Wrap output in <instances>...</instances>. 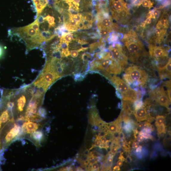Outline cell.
I'll return each instance as SVG.
<instances>
[{"label": "cell", "mask_w": 171, "mask_h": 171, "mask_svg": "<svg viewBox=\"0 0 171 171\" xmlns=\"http://www.w3.org/2000/svg\"><path fill=\"white\" fill-rule=\"evenodd\" d=\"M43 137L42 133L40 131L35 132L31 134L30 137L36 144L39 145L42 141Z\"/></svg>", "instance_id": "14"}, {"label": "cell", "mask_w": 171, "mask_h": 171, "mask_svg": "<svg viewBox=\"0 0 171 171\" xmlns=\"http://www.w3.org/2000/svg\"><path fill=\"white\" fill-rule=\"evenodd\" d=\"M163 84L167 88H171V80L164 82Z\"/></svg>", "instance_id": "33"}, {"label": "cell", "mask_w": 171, "mask_h": 171, "mask_svg": "<svg viewBox=\"0 0 171 171\" xmlns=\"http://www.w3.org/2000/svg\"><path fill=\"white\" fill-rule=\"evenodd\" d=\"M166 117L164 115H158L156 116L155 119L156 122H155V124L157 127L164 123Z\"/></svg>", "instance_id": "18"}, {"label": "cell", "mask_w": 171, "mask_h": 171, "mask_svg": "<svg viewBox=\"0 0 171 171\" xmlns=\"http://www.w3.org/2000/svg\"><path fill=\"white\" fill-rule=\"evenodd\" d=\"M149 94V98L153 105H159L164 107L170 111L171 102L167 92L165 91L163 86L157 87L153 90H150Z\"/></svg>", "instance_id": "4"}, {"label": "cell", "mask_w": 171, "mask_h": 171, "mask_svg": "<svg viewBox=\"0 0 171 171\" xmlns=\"http://www.w3.org/2000/svg\"><path fill=\"white\" fill-rule=\"evenodd\" d=\"M150 56L158 62L164 60L168 57V51L161 47L153 46H149Z\"/></svg>", "instance_id": "7"}, {"label": "cell", "mask_w": 171, "mask_h": 171, "mask_svg": "<svg viewBox=\"0 0 171 171\" xmlns=\"http://www.w3.org/2000/svg\"><path fill=\"white\" fill-rule=\"evenodd\" d=\"M152 22V18L150 17L147 18L145 21V24H151Z\"/></svg>", "instance_id": "39"}, {"label": "cell", "mask_w": 171, "mask_h": 171, "mask_svg": "<svg viewBox=\"0 0 171 171\" xmlns=\"http://www.w3.org/2000/svg\"><path fill=\"white\" fill-rule=\"evenodd\" d=\"M155 33L158 35L160 36L162 33V30L160 28H157L155 30Z\"/></svg>", "instance_id": "37"}, {"label": "cell", "mask_w": 171, "mask_h": 171, "mask_svg": "<svg viewBox=\"0 0 171 171\" xmlns=\"http://www.w3.org/2000/svg\"><path fill=\"white\" fill-rule=\"evenodd\" d=\"M73 39V35L71 34L67 33H65L62 36L60 40L64 41L66 42L69 44Z\"/></svg>", "instance_id": "17"}, {"label": "cell", "mask_w": 171, "mask_h": 171, "mask_svg": "<svg viewBox=\"0 0 171 171\" xmlns=\"http://www.w3.org/2000/svg\"><path fill=\"white\" fill-rule=\"evenodd\" d=\"M118 158L119 159L122 161L123 162L125 161L126 159L124 157L123 155L120 153V156H119Z\"/></svg>", "instance_id": "45"}, {"label": "cell", "mask_w": 171, "mask_h": 171, "mask_svg": "<svg viewBox=\"0 0 171 171\" xmlns=\"http://www.w3.org/2000/svg\"><path fill=\"white\" fill-rule=\"evenodd\" d=\"M108 50L110 51L112 59L121 66L123 70H125L128 64L127 58L123 53L121 46L119 45L116 47L111 46L108 48Z\"/></svg>", "instance_id": "6"}, {"label": "cell", "mask_w": 171, "mask_h": 171, "mask_svg": "<svg viewBox=\"0 0 171 171\" xmlns=\"http://www.w3.org/2000/svg\"><path fill=\"white\" fill-rule=\"evenodd\" d=\"M142 136L144 138L146 139H149L153 141L155 139L154 137L151 134L146 133H138Z\"/></svg>", "instance_id": "25"}, {"label": "cell", "mask_w": 171, "mask_h": 171, "mask_svg": "<svg viewBox=\"0 0 171 171\" xmlns=\"http://www.w3.org/2000/svg\"><path fill=\"white\" fill-rule=\"evenodd\" d=\"M153 148L154 151H161L163 150L162 145L159 143L155 144L154 145Z\"/></svg>", "instance_id": "26"}, {"label": "cell", "mask_w": 171, "mask_h": 171, "mask_svg": "<svg viewBox=\"0 0 171 171\" xmlns=\"http://www.w3.org/2000/svg\"><path fill=\"white\" fill-rule=\"evenodd\" d=\"M27 121L24 123L23 126V130L25 133L32 134L38 129L39 125L37 123L30 122V121Z\"/></svg>", "instance_id": "11"}, {"label": "cell", "mask_w": 171, "mask_h": 171, "mask_svg": "<svg viewBox=\"0 0 171 171\" xmlns=\"http://www.w3.org/2000/svg\"><path fill=\"white\" fill-rule=\"evenodd\" d=\"M70 52V55L73 58H76L78 56L79 52L76 50H71Z\"/></svg>", "instance_id": "27"}, {"label": "cell", "mask_w": 171, "mask_h": 171, "mask_svg": "<svg viewBox=\"0 0 171 171\" xmlns=\"http://www.w3.org/2000/svg\"><path fill=\"white\" fill-rule=\"evenodd\" d=\"M101 75L111 82L116 88V90L121 95L123 100L134 103L138 99L137 91L132 89L125 81L120 77L115 75L112 76L110 74L105 71L102 72Z\"/></svg>", "instance_id": "3"}, {"label": "cell", "mask_w": 171, "mask_h": 171, "mask_svg": "<svg viewBox=\"0 0 171 171\" xmlns=\"http://www.w3.org/2000/svg\"><path fill=\"white\" fill-rule=\"evenodd\" d=\"M120 170V167L116 166L114 167L113 168V171H119Z\"/></svg>", "instance_id": "47"}, {"label": "cell", "mask_w": 171, "mask_h": 171, "mask_svg": "<svg viewBox=\"0 0 171 171\" xmlns=\"http://www.w3.org/2000/svg\"><path fill=\"white\" fill-rule=\"evenodd\" d=\"M123 79L132 89L146 87L149 81L148 74L142 67L130 66L125 70Z\"/></svg>", "instance_id": "2"}, {"label": "cell", "mask_w": 171, "mask_h": 171, "mask_svg": "<svg viewBox=\"0 0 171 171\" xmlns=\"http://www.w3.org/2000/svg\"><path fill=\"white\" fill-rule=\"evenodd\" d=\"M78 27L81 29H84V24L81 21L78 23Z\"/></svg>", "instance_id": "40"}, {"label": "cell", "mask_w": 171, "mask_h": 171, "mask_svg": "<svg viewBox=\"0 0 171 171\" xmlns=\"http://www.w3.org/2000/svg\"><path fill=\"white\" fill-rule=\"evenodd\" d=\"M122 111L126 115L130 116L134 113L135 108L134 103L130 101L122 100Z\"/></svg>", "instance_id": "10"}, {"label": "cell", "mask_w": 171, "mask_h": 171, "mask_svg": "<svg viewBox=\"0 0 171 171\" xmlns=\"http://www.w3.org/2000/svg\"><path fill=\"white\" fill-rule=\"evenodd\" d=\"M142 147L141 146H139L136 148V152H141L142 151Z\"/></svg>", "instance_id": "43"}, {"label": "cell", "mask_w": 171, "mask_h": 171, "mask_svg": "<svg viewBox=\"0 0 171 171\" xmlns=\"http://www.w3.org/2000/svg\"><path fill=\"white\" fill-rule=\"evenodd\" d=\"M139 146V143L137 141H134L132 144V148L134 149L137 148Z\"/></svg>", "instance_id": "36"}, {"label": "cell", "mask_w": 171, "mask_h": 171, "mask_svg": "<svg viewBox=\"0 0 171 171\" xmlns=\"http://www.w3.org/2000/svg\"><path fill=\"white\" fill-rule=\"evenodd\" d=\"M121 147H113L111 148V153L113 154H115L117 152L118 150L121 148Z\"/></svg>", "instance_id": "31"}, {"label": "cell", "mask_w": 171, "mask_h": 171, "mask_svg": "<svg viewBox=\"0 0 171 171\" xmlns=\"http://www.w3.org/2000/svg\"><path fill=\"white\" fill-rule=\"evenodd\" d=\"M30 26L35 30L38 32H40L39 28L40 25L37 18L33 22L30 24Z\"/></svg>", "instance_id": "21"}, {"label": "cell", "mask_w": 171, "mask_h": 171, "mask_svg": "<svg viewBox=\"0 0 171 171\" xmlns=\"http://www.w3.org/2000/svg\"><path fill=\"white\" fill-rule=\"evenodd\" d=\"M141 4L144 7H148L149 8L152 7L153 4L150 0H143Z\"/></svg>", "instance_id": "22"}, {"label": "cell", "mask_w": 171, "mask_h": 171, "mask_svg": "<svg viewBox=\"0 0 171 171\" xmlns=\"http://www.w3.org/2000/svg\"><path fill=\"white\" fill-rule=\"evenodd\" d=\"M157 151H154L152 152L151 154V158L152 159H154L155 158H156L158 156Z\"/></svg>", "instance_id": "38"}, {"label": "cell", "mask_w": 171, "mask_h": 171, "mask_svg": "<svg viewBox=\"0 0 171 171\" xmlns=\"http://www.w3.org/2000/svg\"><path fill=\"white\" fill-rule=\"evenodd\" d=\"M108 28H102L100 29V33L102 37H105L109 33L110 30Z\"/></svg>", "instance_id": "23"}, {"label": "cell", "mask_w": 171, "mask_h": 171, "mask_svg": "<svg viewBox=\"0 0 171 171\" xmlns=\"http://www.w3.org/2000/svg\"><path fill=\"white\" fill-rule=\"evenodd\" d=\"M144 102L142 100H137L134 102L135 110L138 109L143 105Z\"/></svg>", "instance_id": "20"}, {"label": "cell", "mask_w": 171, "mask_h": 171, "mask_svg": "<svg viewBox=\"0 0 171 171\" xmlns=\"http://www.w3.org/2000/svg\"><path fill=\"white\" fill-rule=\"evenodd\" d=\"M9 33L17 36L24 41L26 46L27 53L34 49L40 48L43 43L41 32L34 29L30 24L23 27L14 28L12 31L9 30Z\"/></svg>", "instance_id": "1"}, {"label": "cell", "mask_w": 171, "mask_h": 171, "mask_svg": "<svg viewBox=\"0 0 171 171\" xmlns=\"http://www.w3.org/2000/svg\"><path fill=\"white\" fill-rule=\"evenodd\" d=\"M123 0H118V1H114L113 2V6L115 11L120 13L122 11L123 9L125 7L124 2Z\"/></svg>", "instance_id": "15"}, {"label": "cell", "mask_w": 171, "mask_h": 171, "mask_svg": "<svg viewBox=\"0 0 171 171\" xmlns=\"http://www.w3.org/2000/svg\"><path fill=\"white\" fill-rule=\"evenodd\" d=\"M118 108H119L122 109V103H119L118 106Z\"/></svg>", "instance_id": "49"}, {"label": "cell", "mask_w": 171, "mask_h": 171, "mask_svg": "<svg viewBox=\"0 0 171 171\" xmlns=\"http://www.w3.org/2000/svg\"><path fill=\"white\" fill-rule=\"evenodd\" d=\"M1 122L0 121V129H1V124H2Z\"/></svg>", "instance_id": "50"}, {"label": "cell", "mask_w": 171, "mask_h": 171, "mask_svg": "<svg viewBox=\"0 0 171 171\" xmlns=\"http://www.w3.org/2000/svg\"><path fill=\"white\" fill-rule=\"evenodd\" d=\"M123 162L122 161L120 160H119L117 163V165L119 167H121L123 164Z\"/></svg>", "instance_id": "44"}, {"label": "cell", "mask_w": 171, "mask_h": 171, "mask_svg": "<svg viewBox=\"0 0 171 171\" xmlns=\"http://www.w3.org/2000/svg\"><path fill=\"white\" fill-rule=\"evenodd\" d=\"M99 166L97 162H95L92 165V170H99Z\"/></svg>", "instance_id": "34"}, {"label": "cell", "mask_w": 171, "mask_h": 171, "mask_svg": "<svg viewBox=\"0 0 171 171\" xmlns=\"http://www.w3.org/2000/svg\"><path fill=\"white\" fill-rule=\"evenodd\" d=\"M44 20L45 21L48 22L50 29L55 27L56 25L55 19L53 17L51 16L50 15H48L47 16L44 18Z\"/></svg>", "instance_id": "16"}, {"label": "cell", "mask_w": 171, "mask_h": 171, "mask_svg": "<svg viewBox=\"0 0 171 171\" xmlns=\"http://www.w3.org/2000/svg\"><path fill=\"white\" fill-rule=\"evenodd\" d=\"M20 131V127L15 124L14 127L10 130L5 138L6 142L9 143L12 142L15 137L19 135Z\"/></svg>", "instance_id": "12"}, {"label": "cell", "mask_w": 171, "mask_h": 171, "mask_svg": "<svg viewBox=\"0 0 171 171\" xmlns=\"http://www.w3.org/2000/svg\"><path fill=\"white\" fill-rule=\"evenodd\" d=\"M107 141V140L105 137H102L101 139V143L102 144H105Z\"/></svg>", "instance_id": "42"}, {"label": "cell", "mask_w": 171, "mask_h": 171, "mask_svg": "<svg viewBox=\"0 0 171 171\" xmlns=\"http://www.w3.org/2000/svg\"><path fill=\"white\" fill-rule=\"evenodd\" d=\"M37 19H38V21L39 24L44 22V18L42 15H39V16L37 17Z\"/></svg>", "instance_id": "30"}, {"label": "cell", "mask_w": 171, "mask_h": 171, "mask_svg": "<svg viewBox=\"0 0 171 171\" xmlns=\"http://www.w3.org/2000/svg\"><path fill=\"white\" fill-rule=\"evenodd\" d=\"M101 20L98 23V27L100 29L102 28H108L112 26V20L109 17H102Z\"/></svg>", "instance_id": "13"}, {"label": "cell", "mask_w": 171, "mask_h": 171, "mask_svg": "<svg viewBox=\"0 0 171 171\" xmlns=\"http://www.w3.org/2000/svg\"><path fill=\"white\" fill-rule=\"evenodd\" d=\"M125 44L130 55V59L133 63H137L143 50L142 45L139 42L132 40L125 42Z\"/></svg>", "instance_id": "5"}, {"label": "cell", "mask_w": 171, "mask_h": 171, "mask_svg": "<svg viewBox=\"0 0 171 171\" xmlns=\"http://www.w3.org/2000/svg\"><path fill=\"white\" fill-rule=\"evenodd\" d=\"M116 94L117 97L121 100L122 99V97L121 95L117 91H116Z\"/></svg>", "instance_id": "46"}, {"label": "cell", "mask_w": 171, "mask_h": 171, "mask_svg": "<svg viewBox=\"0 0 171 171\" xmlns=\"http://www.w3.org/2000/svg\"><path fill=\"white\" fill-rule=\"evenodd\" d=\"M125 159L126 161L128 163H131L132 162V159L129 155H128Z\"/></svg>", "instance_id": "41"}, {"label": "cell", "mask_w": 171, "mask_h": 171, "mask_svg": "<svg viewBox=\"0 0 171 171\" xmlns=\"http://www.w3.org/2000/svg\"><path fill=\"white\" fill-rule=\"evenodd\" d=\"M136 140L138 142H142L144 140V138L140 134H139L136 137Z\"/></svg>", "instance_id": "32"}, {"label": "cell", "mask_w": 171, "mask_h": 171, "mask_svg": "<svg viewBox=\"0 0 171 171\" xmlns=\"http://www.w3.org/2000/svg\"><path fill=\"white\" fill-rule=\"evenodd\" d=\"M134 114L137 122H141L146 120L148 112L147 108L144 104L142 107L134 111Z\"/></svg>", "instance_id": "9"}, {"label": "cell", "mask_w": 171, "mask_h": 171, "mask_svg": "<svg viewBox=\"0 0 171 171\" xmlns=\"http://www.w3.org/2000/svg\"><path fill=\"white\" fill-rule=\"evenodd\" d=\"M5 49L4 46L0 44V60L4 56V54Z\"/></svg>", "instance_id": "29"}, {"label": "cell", "mask_w": 171, "mask_h": 171, "mask_svg": "<svg viewBox=\"0 0 171 171\" xmlns=\"http://www.w3.org/2000/svg\"><path fill=\"white\" fill-rule=\"evenodd\" d=\"M160 13V11L159 10H156V9L153 10L152 15V18L154 19L156 17H158Z\"/></svg>", "instance_id": "28"}, {"label": "cell", "mask_w": 171, "mask_h": 171, "mask_svg": "<svg viewBox=\"0 0 171 171\" xmlns=\"http://www.w3.org/2000/svg\"><path fill=\"white\" fill-rule=\"evenodd\" d=\"M157 131L158 135L159 137L160 136L164 135V134L166 133V130L164 124L163 123L162 125L157 127Z\"/></svg>", "instance_id": "19"}, {"label": "cell", "mask_w": 171, "mask_h": 171, "mask_svg": "<svg viewBox=\"0 0 171 171\" xmlns=\"http://www.w3.org/2000/svg\"><path fill=\"white\" fill-rule=\"evenodd\" d=\"M171 58H170L167 64L163 68L157 70L161 79H171Z\"/></svg>", "instance_id": "8"}, {"label": "cell", "mask_w": 171, "mask_h": 171, "mask_svg": "<svg viewBox=\"0 0 171 171\" xmlns=\"http://www.w3.org/2000/svg\"><path fill=\"white\" fill-rule=\"evenodd\" d=\"M72 17L73 18L77 23H79L81 21L82 15L80 14H70Z\"/></svg>", "instance_id": "24"}, {"label": "cell", "mask_w": 171, "mask_h": 171, "mask_svg": "<svg viewBox=\"0 0 171 171\" xmlns=\"http://www.w3.org/2000/svg\"><path fill=\"white\" fill-rule=\"evenodd\" d=\"M81 0H73L74 2L76 4H78Z\"/></svg>", "instance_id": "48"}, {"label": "cell", "mask_w": 171, "mask_h": 171, "mask_svg": "<svg viewBox=\"0 0 171 171\" xmlns=\"http://www.w3.org/2000/svg\"><path fill=\"white\" fill-rule=\"evenodd\" d=\"M118 138L120 139L125 138V135L122 131V130L119 132Z\"/></svg>", "instance_id": "35"}]
</instances>
